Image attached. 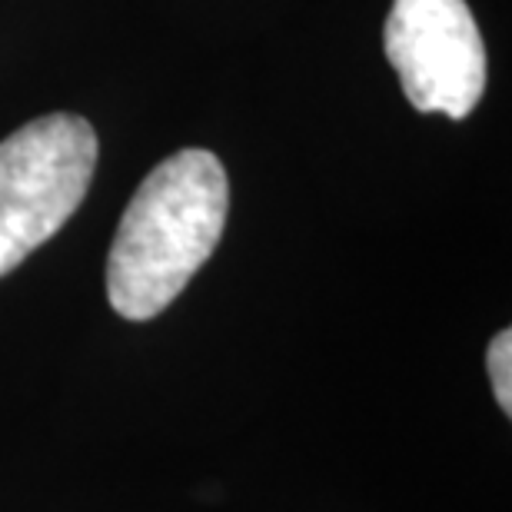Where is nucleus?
<instances>
[{
    "mask_svg": "<svg viewBox=\"0 0 512 512\" xmlns=\"http://www.w3.org/2000/svg\"><path fill=\"white\" fill-rule=\"evenodd\" d=\"M97 133L77 114H47L0 143V276L17 270L84 203Z\"/></svg>",
    "mask_w": 512,
    "mask_h": 512,
    "instance_id": "f03ea898",
    "label": "nucleus"
},
{
    "mask_svg": "<svg viewBox=\"0 0 512 512\" xmlns=\"http://www.w3.org/2000/svg\"><path fill=\"white\" fill-rule=\"evenodd\" d=\"M386 57L419 114L466 120L486 90V47L466 0H393Z\"/></svg>",
    "mask_w": 512,
    "mask_h": 512,
    "instance_id": "7ed1b4c3",
    "label": "nucleus"
},
{
    "mask_svg": "<svg viewBox=\"0 0 512 512\" xmlns=\"http://www.w3.org/2000/svg\"><path fill=\"white\" fill-rule=\"evenodd\" d=\"M227 210V170L210 150L157 163L127 203L107 256L110 306L133 323L160 316L217 250Z\"/></svg>",
    "mask_w": 512,
    "mask_h": 512,
    "instance_id": "f257e3e1",
    "label": "nucleus"
},
{
    "mask_svg": "<svg viewBox=\"0 0 512 512\" xmlns=\"http://www.w3.org/2000/svg\"><path fill=\"white\" fill-rule=\"evenodd\" d=\"M486 366H489V380H493L496 403L509 416L512 413V333L509 330L493 336L486 353Z\"/></svg>",
    "mask_w": 512,
    "mask_h": 512,
    "instance_id": "20e7f679",
    "label": "nucleus"
}]
</instances>
